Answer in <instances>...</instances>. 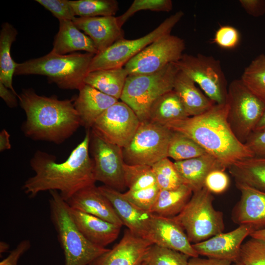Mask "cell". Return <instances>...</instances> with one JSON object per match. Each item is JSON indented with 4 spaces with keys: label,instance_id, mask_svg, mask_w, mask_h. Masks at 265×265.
Wrapping results in <instances>:
<instances>
[{
    "label": "cell",
    "instance_id": "74e56055",
    "mask_svg": "<svg viewBox=\"0 0 265 265\" xmlns=\"http://www.w3.org/2000/svg\"><path fill=\"white\" fill-rule=\"evenodd\" d=\"M238 261L243 265H265V241L251 237L242 243Z\"/></svg>",
    "mask_w": 265,
    "mask_h": 265
},
{
    "label": "cell",
    "instance_id": "4dcf8cb0",
    "mask_svg": "<svg viewBox=\"0 0 265 265\" xmlns=\"http://www.w3.org/2000/svg\"><path fill=\"white\" fill-rule=\"evenodd\" d=\"M17 34V30L11 24L8 22L2 24L0 32V82L18 95L12 84L17 63L12 59L10 53Z\"/></svg>",
    "mask_w": 265,
    "mask_h": 265
},
{
    "label": "cell",
    "instance_id": "cb8c5ba5",
    "mask_svg": "<svg viewBox=\"0 0 265 265\" xmlns=\"http://www.w3.org/2000/svg\"><path fill=\"white\" fill-rule=\"evenodd\" d=\"M174 166L183 184L188 186L193 192L204 186L208 175L215 170L227 168L212 156L206 154L186 160L175 161Z\"/></svg>",
    "mask_w": 265,
    "mask_h": 265
},
{
    "label": "cell",
    "instance_id": "277c9868",
    "mask_svg": "<svg viewBox=\"0 0 265 265\" xmlns=\"http://www.w3.org/2000/svg\"><path fill=\"white\" fill-rule=\"evenodd\" d=\"M95 54L73 53L59 54L52 51L40 57L17 63L15 75H39L62 89L79 90Z\"/></svg>",
    "mask_w": 265,
    "mask_h": 265
},
{
    "label": "cell",
    "instance_id": "681fc988",
    "mask_svg": "<svg viewBox=\"0 0 265 265\" xmlns=\"http://www.w3.org/2000/svg\"><path fill=\"white\" fill-rule=\"evenodd\" d=\"M10 134L5 129H3L0 132V151L9 150L11 148L10 141Z\"/></svg>",
    "mask_w": 265,
    "mask_h": 265
},
{
    "label": "cell",
    "instance_id": "d590c367",
    "mask_svg": "<svg viewBox=\"0 0 265 265\" xmlns=\"http://www.w3.org/2000/svg\"><path fill=\"white\" fill-rule=\"evenodd\" d=\"M190 258L180 252L153 244L144 262L147 265H188Z\"/></svg>",
    "mask_w": 265,
    "mask_h": 265
},
{
    "label": "cell",
    "instance_id": "b9f144b4",
    "mask_svg": "<svg viewBox=\"0 0 265 265\" xmlns=\"http://www.w3.org/2000/svg\"><path fill=\"white\" fill-rule=\"evenodd\" d=\"M239 39L238 30L232 26L226 25L220 26L216 30L213 41L222 48L232 49L238 45Z\"/></svg>",
    "mask_w": 265,
    "mask_h": 265
},
{
    "label": "cell",
    "instance_id": "c3c4849f",
    "mask_svg": "<svg viewBox=\"0 0 265 265\" xmlns=\"http://www.w3.org/2000/svg\"><path fill=\"white\" fill-rule=\"evenodd\" d=\"M232 262L226 260L214 258L204 259L197 257H190L188 265H232Z\"/></svg>",
    "mask_w": 265,
    "mask_h": 265
},
{
    "label": "cell",
    "instance_id": "60d3db41",
    "mask_svg": "<svg viewBox=\"0 0 265 265\" xmlns=\"http://www.w3.org/2000/svg\"><path fill=\"white\" fill-rule=\"evenodd\" d=\"M50 11L59 21H73L76 16L68 0H35Z\"/></svg>",
    "mask_w": 265,
    "mask_h": 265
},
{
    "label": "cell",
    "instance_id": "44dd1931",
    "mask_svg": "<svg viewBox=\"0 0 265 265\" xmlns=\"http://www.w3.org/2000/svg\"><path fill=\"white\" fill-rule=\"evenodd\" d=\"M153 243L126 230L120 241L103 255V265H141Z\"/></svg>",
    "mask_w": 265,
    "mask_h": 265
},
{
    "label": "cell",
    "instance_id": "30bf717a",
    "mask_svg": "<svg viewBox=\"0 0 265 265\" xmlns=\"http://www.w3.org/2000/svg\"><path fill=\"white\" fill-rule=\"evenodd\" d=\"M184 15L182 11H178L144 36L133 40L124 38L116 41L105 51L95 55L88 72L124 67L129 60L155 40L164 35L171 33L173 27Z\"/></svg>",
    "mask_w": 265,
    "mask_h": 265
},
{
    "label": "cell",
    "instance_id": "ba28073f",
    "mask_svg": "<svg viewBox=\"0 0 265 265\" xmlns=\"http://www.w3.org/2000/svg\"><path fill=\"white\" fill-rule=\"evenodd\" d=\"M226 103L230 127L237 138L244 144L261 119L265 111V103L241 79L233 80L229 85Z\"/></svg>",
    "mask_w": 265,
    "mask_h": 265
},
{
    "label": "cell",
    "instance_id": "4fadbf2b",
    "mask_svg": "<svg viewBox=\"0 0 265 265\" xmlns=\"http://www.w3.org/2000/svg\"><path fill=\"white\" fill-rule=\"evenodd\" d=\"M122 149L90 129L89 152L92 157L95 180L119 191L127 187Z\"/></svg>",
    "mask_w": 265,
    "mask_h": 265
},
{
    "label": "cell",
    "instance_id": "9f6ffc18",
    "mask_svg": "<svg viewBox=\"0 0 265 265\" xmlns=\"http://www.w3.org/2000/svg\"><path fill=\"white\" fill-rule=\"evenodd\" d=\"M141 265H147L145 262H144Z\"/></svg>",
    "mask_w": 265,
    "mask_h": 265
},
{
    "label": "cell",
    "instance_id": "f6af8a7d",
    "mask_svg": "<svg viewBox=\"0 0 265 265\" xmlns=\"http://www.w3.org/2000/svg\"><path fill=\"white\" fill-rule=\"evenodd\" d=\"M31 246V243L28 239L21 241L16 248L11 251L9 255L0 263V265H18V262L20 257Z\"/></svg>",
    "mask_w": 265,
    "mask_h": 265
},
{
    "label": "cell",
    "instance_id": "ab89813d",
    "mask_svg": "<svg viewBox=\"0 0 265 265\" xmlns=\"http://www.w3.org/2000/svg\"><path fill=\"white\" fill-rule=\"evenodd\" d=\"M157 185L137 190H128L123 193L130 201L140 209L150 212L159 192Z\"/></svg>",
    "mask_w": 265,
    "mask_h": 265
},
{
    "label": "cell",
    "instance_id": "3957f363",
    "mask_svg": "<svg viewBox=\"0 0 265 265\" xmlns=\"http://www.w3.org/2000/svg\"><path fill=\"white\" fill-rule=\"evenodd\" d=\"M18 99L26 116L22 130L26 137L33 140L60 144L81 126L74 98L59 100L55 96L39 95L28 88L23 89Z\"/></svg>",
    "mask_w": 265,
    "mask_h": 265
},
{
    "label": "cell",
    "instance_id": "8992f818",
    "mask_svg": "<svg viewBox=\"0 0 265 265\" xmlns=\"http://www.w3.org/2000/svg\"><path fill=\"white\" fill-rule=\"evenodd\" d=\"M178 71L175 63H171L154 73L128 75L120 99L133 110L141 122L148 121L153 104L173 89Z\"/></svg>",
    "mask_w": 265,
    "mask_h": 265
},
{
    "label": "cell",
    "instance_id": "52a82bcc",
    "mask_svg": "<svg viewBox=\"0 0 265 265\" xmlns=\"http://www.w3.org/2000/svg\"><path fill=\"white\" fill-rule=\"evenodd\" d=\"M213 200L212 193L204 186L193 192L182 211L173 217L192 244L207 240L224 230L223 213L214 209Z\"/></svg>",
    "mask_w": 265,
    "mask_h": 265
},
{
    "label": "cell",
    "instance_id": "e575fe53",
    "mask_svg": "<svg viewBox=\"0 0 265 265\" xmlns=\"http://www.w3.org/2000/svg\"><path fill=\"white\" fill-rule=\"evenodd\" d=\"M124 170L125 182L129 190H137L157 185L151 166L125 163Z\"/></svg>",
    "mask_w": 265,
    "mask_h": 265
},
{
    "label": "cell",
    "instance_id": "f1b7e54d",
    "mask_svg": "<svg viewBox=\"0 0 265 265\" xmlns=\"http://www.w3.org/2000/svg\"><path fill=\"white\" fill-rule=\"evenodd\" d=\"M189 117L180 98L173 90L160 96L152 105L149 120L165 126L169 123Z\"/></svg>",
    "mask_w": 265,
    "mask_h": 265
},
{
    "label": "cell",
    "instance_id": "f546056e",
    "mask_svg": "<svg viewBox=\"0 0 265 265\" xmlns=\"http://www.w3.org/2000/svg\"><path fill=\"white\" fill-rule=\"evenodd\" d=\"M192 194L184 184L175 189L160 190L150 212L160 216L175 217L182 211Z\"/></svg>",
    "mask_w": 265,
    "mask_h": 265
},
{
    "label": "cell",
    "instance_id": "d6a6232c",
    "mask_svg": "<svg viewBox=\"0 0 265 265\" xmlns=\"http://www.w3.org/2000/svg\"><path fill=\"white\" fill-rule=\"evenodd\" d=\"M244 84L265 103V55L255 57L245 68L241 79Z\"/></svg>",
    "mask_w": 265,
    "mask_h": 265
},
{
    "label": "cell",
    "instance_id": "816d5d0a",
    "mask_svg": "<svg viewBox=\"0 0 265 265\" xmlns=\"http://www.w3.org/2000/svg\"><path fill=\"white\" fill-rule=\"evenodd\" d=\"M264 130H265V111L254 132Z\"/></svg>",
    "mask_w": 265,
    "mask_h": 265
},
{
    "label": "cell",
    "instance_id": "2e32d148",
    "mask_svg": "<svg viewBox=\"0 0 265 265\" xmlns=\"http://www.w3.org/2000/svg\"><path fill=\"white\" fill-rule=\"evenodd\" d=\"M147 239L153 244L199 257L182 227L174 217L152 215Z\"/></svg>",
    "mask_w": 265,
    "mask_h": 265
},
{
    "label": "cell",
    "instance_id": "7c38bea8",
    "mask_svg": "<svg viewBox=\"0 0 265 265\" xmlns=\"http://www.w3.org/2000/svg\"><path fill=\"white\" fill-rule=\"evenodd\" d=\"M184 40L170 34L155 40L129 60L124 66L129 75L157 72L169 64L176 63L183 55Z\"/></svg>",
    "mask_w": 265,
    "mask_h": 265
},
{
    "label": "cell",
    "instance_id": "9a60e30c",
    "mask_svg": "<svg viewBox=\"0 0 265 265\" xmlns=\"http://www.w3.org/2000/svg\"><path fill=\"white\" fill-rule=\"evenodd\" d=\"M255 230L250 225H241L229 232L221 233L204 241L192 244L198 255L209 258L238 261L244 239Z\"/></svg>",
    "mask_w": 265,
    "mask_h": 265
},
{
    "label": "cell",
    "instance_id": "5bb4252c",
    "mask_svg": "<svg viewBox=\"0 0 265 265\" xmlns=\"http://www.w3.org/2000/svg\"><path fill=\"white\" fill-rule=\"evenodd\" d=\"M140 122L129 106L118 101L97 118L91 129L107 141L123 148L133 137Z\"/></svg>",
    "mask_w": 265,
    "mask_h": 265
},
{
    "label": "cell",
    "instance_id": "ee69618b",
    "mask_svg": "<svg viewBox=\"0 0 265 265\" xmlns=\"http://www.w3.org/2000/svg\"><path fill=\"white\" fill-rule=\"evenodd\" d=\"M244 144L253 153L254 157L265 158V130L253 132Z\"/></svg>",
    "mask_w": 265,
    "mask_h": 265
},
{
    "label": "cell",
    "instance_id": "d6986e66",
    "mask_svg": "<svg viewBox=\"0 0 265 265\" xmlns=\"http://www.w3.org/2000/svg\"><path fill=\"white\" fill-rule=\"evenodd\" d=\"M241 193L234 207L232 218L239 225H250L255 230L265 226V192L236 183Z\"/></svg>",
    "mask_w": 265,
    "mask_h": 265
},
{
    "label": "cell",
    "instance_id": "9c48e42d",
    "mask_svg": "<svg viewBox=\"0 0 265 265\" xmlns=\"http://www.w3.org/2000/svg\"><path fill=\"white\" fill-rule=\"evenodd\" d=\"M173 131L164 125L146 121L140 124L129 144L122 149L126 164L152 166L168 158Z\"/></svg>",
    "mask_w": 265,
    "mask_h": 265
},
{
    "label": "cell",
    "instance_id": "8fae6325",
    "mask_svg": "<svg viewBox=\"0 0 265 265\" xmlns=\"http://www.w3.org/2000/svg\"><path fill=\"white\" fill-rule=\"evenodd\" d=\"M175 64L179 70L198 84L215 104L226 103L227 82L219 60L201 53H184Z\"/></svg>",
    "mask_w": 265,
    "mask_h": 265
},
{
    "label": "cell",
    "instance_id": "d4e9b609",
    "mask_svg": "<svg viewBox=\"0 0 265 265\" xmlns=\"http://www.w3.org/2000/svg\"><path fill=\"white\" fill-rule=\"evenodd\" d=\"M79 51L94 54L98 53L91 39L81 32L72 21H60L59 30L54 36L51 51L59 54H67Z\"/></svg>",
    "mask_w": 265,
    "mask_h": 265
},
{
    "label": "cell",
    "instance_id": "5b68a950",
    "mask_svg": "<svg viewBox=\"0 0 265 265\" xmlns=\"http://www.w3.org/2000/svg\"><path fill=\"white\" fill-rule=\"evenodd\" d=\"M50 217L65 257V265H88L109 251L96 245L81 234L71 214V208L58 191H50Z\"/></svg>",
    "mask_w": 265,
    "mask_h": 265
},
{
    "label": "cell",
    "instance_id": "603a6c76",
    "mask_svg": "<svg viewBox=\"0 0 265 265\" xmlns=\"http://www.w3.org/2000/svg\"><path fill=\"white\" fill-rule=\"evenodd\" d=\"M71 212L78 229L93 244L106 248L118 238L121 226L77 210Z\"/></svg>",
    "mask_w": 265,
    "mask_h": 265
},
{
    "label": "cell",
    "instance_id": "8d00e7d4",
    "mask_svg": "<svg viewBox=\"0 0 265 265\" xmlns=\"http://www.w3.org/2000/svg\"><path fill=\"white\" fill-rule=\"evenodd\" d=\"M152 167L160 190L175 189L183 185L174 162L168 158L158 161Z\"/></svg>",
    "mask_w": 265,
    "mask_h": 265
},
{
    "label": "cell",
    "instance_id": "6da1fadb",
    "mask_svg": "<svg viewBox=\"0 0 265 265\" xmlns=\"http://www.w3.org/2000/svg\"><path fill=\"white\" fill-rule=\"evenodd\" d=\"M90 129L63 162L56 161V157L37 150L30 160L34 176L23 186L25 193L33 198L41 192L56 190L67 201L80 189L95 185L94 165L89 154Z\"/></svg>",
    "mask_w": 265,
    "mask_h": 265
},
{
    "label": "cell",
    "instance_id": "836d02e7",
    "mask_svg": "<svg viewBox=\"0 0 265 265\" xmlns=\"http://www.w3.org/2000/svg\"><path fill=\"white\" fill-rule=\"evenodd\" d=\"M208 154L195 141L185 134L173 131L167 152L168 158L181 161Z\"/></svg>",
    "mask_w": 265,
    "mask_h": 265
},
{
    "label": "cell",
    "instance_id": "ffe728a7",
    "mask_svg": "<svg viewBox=\"0 0 265 265\" xmlns=\"http://www.w3.org/2000/svg\"><path fill=\"white\" fill-rule=\"evenodd\" d=\"M66 202L71 209L123 225L111 202L95 185L80 189Z\"/></svg>",
    "mask_w": 265,
    "mask_h": 265
},
{
    "label": "cell",
    "instance_id": "e0dca14e",
    "mask_svg": "<svg viewBox=\"0 0 265 265\" xmlns=\"http://www.w3.org/2000/svg\"><path fill=\"white\" fill-rule=\"evenodd\" d=\"M98 188L111 202L123 225L135 235L147 239L152 214L137 207L119 191L105 185Z\"/></svg>",
    "mask_w": 265,
    "mask_h": 265
},
{
    "label": "cell",
    "instance_id": "f35d334b",
    "mask_svg": "<svg viewBox=\"0 0 265 265\" xmlns=\"http://www.w3.org/2000/svg\"><path fill=\"white\" fill-rule=\"evenodd\" d=\"M172 8L173 2L171 0H134L125 12L117 17V19L122 27L128 19L138 11L169 12Z\"/></svg>",
    "mask_w": 265,
    "mask_h": 265
},
{
    "label": "cell",
    "instance_id": "7dc6e473",
    "mask_svg": "<svg viewBox=\"0 0 265 265\" xmlns=\"http://www.w3.org/2000/svg\"><path fill=\"white\" fill-rule=\"evenodd\" d=\"M19 94H15L12 90L6 87L0 82V97L10 108H14L18 105L17 98Z\"/></svg>",
    "mask_w": 265,
    "mask_h": 265
},
{
    "label": "cell",
    "instance_id": "83f0119b",
    "mask_svg": "<svg viewBox=\"0 0 265 265\" xmlns=\"http://www.w3.org/2000/svg\"><path fill=\"white\" fill-rule=\"evenodd\" d=\"M128 75L124 67L98 70L88 72L84 82L106 95L119 100Z\"/></svg>",
    "mask_w": 265,
    "mask_h": 265
},
{
    "label": "cell",
    "instance_id": "db71d44e",
    "mask_svg": "<svg viewBox=\"0 0 265 265\" xmlns=\"http://www.w3.org/2000/svg\"><path fill=\"white\" fill-rule=\"evenodd\" d=\"M103 255L96 259L88 265H103Z\"/></svg>",
    "mask_w": 265,
    "mask_h": 265
},
{
    "label": "cell",
    "instance_id": "1f68e13d",
    "mask_svg": "<svg viewBox=\"0 0 265 265\" xmlns=\"http://www.w3.org/2000/svg\"><path fill=\"white\" fill-rule=\"evenodd\" d=\"M75 16L80 17L114 16L119 9L116 0H69Z\"/></svg>",
    "mask_w": 265,
    "mask_h": 265
},
{
    "label": "cell",
    "instance_id": "ac0fdd59",
    "mask_svg": "<svg viewBox=\"0 0 265 265\" xmlns=\"http://www.w3.org/2000/svg\"><path fill=\"white\" fill-rule=\"evenodd\" d=\"M72 21L91 39L98 53L124 38V31L118 24L117 17H76Z\"/></svg>",
    "mask_w": 265,
    "mask_h": 265
},
{
    "label": "cell",
    "instance_id": "484cf974",
    "mask_svg": "<svg viewBox=\"0 0 265 265\" xmlns=\"http://www.w3.org/2000/svg\"><path fill=\"white\" fill-rule=\"evenodd\" d=\"M195 84L188 76L179 70L173 84V90L180 98L189 117L201 114L215 104Z\"/></svg>",
    "mask_w": 265,
    "mask_h": 265
},
{
    "label": "cell",
    "instance_id": "7bdbcfd3",
    "mask_svg": "<svg viewBox=\"0 0 265 265\" xmlns=\"http://www.w3.org/2000/svg\"><path fill=\"white\" fill-rule=\"evenodd\" d=\"M229 184V178L224 170H215L208 175L204 186L212 194H220L228 188Z\"/></svg>",
    "mask_w": 265,
    "mask_h": 265
},
{
    "label": "cell",
    "instance_id": "bcb514c9",
    "mask_svg": "<svg viewBox=\"0 0 265 265\" xmlns=\"http://www.w3.org/2000/svg\"><path fill=\"white\" fill-rule=\"evenodd\" d=\"M242 7L249 15L258 17L265 14V0H239Z\"/></svg>",
    "mask_w": 265,
    "mask_h": 265
},
{
    "label": "cell",
    "instance_id": "4316f807",
    "mask_svg": "<svg viewBox=\"0 0 265 265\" xmlns=\"http://www.w3.org/2000/svg\"><path fill=\"white\" fill-rule=\"evenodd\" d=\"M228 169L236 183L265 192V158H246L236 161Z\"/></svg>",
    "mask_w": 265,
    "mask_h": 265
},
{
    "label": "cell",
    "instance_id": "11a10c76",
    "mask_svg": "<svg viewBox=\"0 0 265 265\" xmlns=\"http://www.w3.org/2000/svg\"><path fill=\"white\" fill-rule=\"evenodd\" d=\"M232 265H243L242 263H241L240 262L238 261L235 263H233Z\"/></svg>",
    "mask_w": 265,
    "mask_h": 265
},
{
    "label": "cell",
    "instance_id": "f907efd6",
    "mask_svg": "<svg viewBox=\"0 0 265 265\" xmlns=\"http://www.w3.org/2000/svg\"><path fill=\"white\" fill-rule=\"evenodd\" d=\"M250 236L251 238L260 239L265 241V226L254 230L251 233Z\"/></svg>",
    "mask_w": 265,
    "mask_h": 265
},
{
    "label": "cell",
    "instance_id": "7402d4cb",
    "mask_svg": "<svg viewBox=\"0 0 265 265\" xmlns=\"http://www.w3.org/2000/svg\"><path fill=\"white\" fill-rule=\"evenodd\" d=\"M79 91L74 105L81 126L87 130L91 129L97 118L119 100L85 84Z\"/></svg>",
    "mask_w": 265,
    "mask_h": 265
},
{
    "label": "cell",
    "instance_id": "f5cc1de1",
    "mask_svg": "<svg viewBox=\"0 0 265 265\" xmlns=\"http://www.w3.org/2000/svg\"><path fill=\"white\" fill-rule=\"evenodd\" d=\"M9 248V244L4 241L0 242V253H3L8 250Z\"/></svg>",
    "mask_w": 265,
    "mask_h": 265
},
{
    "label": "cell",
    "instance_id": "7a4b0ae2",
    "mask_svg": "<svg viewBox=\"0 0 265 265\" xmlns=\"http://www.w3.org/2000/svg\"><path fill=\"white\" fill-rule=\"evenodd\" d=\"M228 112L226 103L215 104L201 114L172 122L165 126L191 138L228 168L237 161L254 157L232 131Z\"/></svg>",
    "mask_w": 265,
    "mask_h": 265
}]
</instances>
